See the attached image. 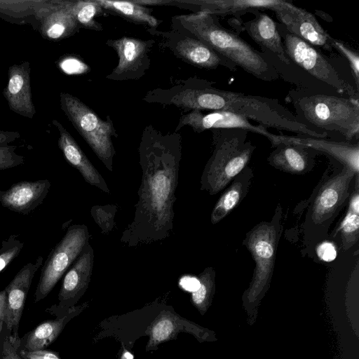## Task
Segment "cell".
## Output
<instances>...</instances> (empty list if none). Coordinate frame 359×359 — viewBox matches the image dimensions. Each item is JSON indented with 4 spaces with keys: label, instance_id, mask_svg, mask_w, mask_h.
<instances>
[{
    "label": "cell",
    "instance_id": "obj_1",
    "mask_svg": "<svg viewBox=\"0 0 359 359\" xmlns=\"http://www.w3.org/2000/svg\"><path fill=\"white\" fill-rule=\"evenodd\" d=\"M182 149L180 133H163L151 124L144 128L138 149L142 182L134 218L121 237L124 245L149 244L172 233Z\"/></svg>",
    "mask_w": 359,
    "mask_h": 359
},
{
    "label": "cell",
    "instance_id": "obj_2",
    "mask_svg": "<svg viewBox=\"0 0 359 359\" xmlns=\"http://www.w3.org/2000/svg\"><path fill=\"white\" fill-rule=\"evenodd\" d=\"M171 27L198 39L258 79L273 81L280 76L264 53L256 50L238 34L222 27L216 15L204 12L175 15Z\"/></svg>",
    "mask_w": 359,
    "mask_h": 359
},
{
    "label": "cell",
    "instance_id": "obj_3",
    "mask_svg": "<svg viewBox=\"0 0 359 359\" xmlns=\"http://www.w3.org/2000/svg\"><path fill=\"white\" fill-rule=\"evenodd\" d=\"M358 175L352 169L330 158L327 168L307 201L301 226L302 254L309 255L318 243L328 239L330 228L347 205Z\"/></svg>",
    "mask_w": 359,
    "mask_h": 359
},
{
    "label": "cell",
    "instance_id": "obj_4",
    "mask_svg": "<svg viewBox=\"0 0 359 359\" xmlns=\"http://www.w3.org/2000/svg\"><path fill=\"white\" fill-rule=\"evenodd\" d=\"M297 119L318 132L337 133L346 142L358 138L359 100L327 93L292 90Z\"/></svg>",
    "mask_w": 359,
    "mask_h": 359
},
{
    "label": "cell",
    "instance_id": "obj_5",
    "mask_svg": "<svg viewBox=\"0 0 359 359\" xmlns=\"http://www.w3.org/2000/svg\"><path fill=\"white\" fill-rule=\"evenodd\" d=\"M282 231L283 209L278 204L271 220L254 226L243 241L255 264L251 281L241 297L250 325L255 323L261 301L269 289Z\"/></svg>",
    "mask_w": 359,
    "mask_h": 359
},
{
    "label": "cell",
    "instance_id": "obj_6",
    "mask_svg": "<svg viewBox=\"0 0 359 359\" xmlns=\"http://www.w3.org/2000/svg\"><path fill=\"white\" fill-rule=\"evenodd\" d=\"M213 151L201 178V189L215 195L245 168L256 149L243 129L212 130Z\"/></svg>",
    "mask_w": 359,
    "mask_h": 359
},
{
    "label": "cell",
    "instance_id": "obj_7",
    "mask_svg": "<svg viewBox=\"0 0 359 359\" xmlns=\"http://www.w3.org/2000/svg\"><path fill=\"white\" fill-rule=\"evenodd\" d=\"M60 108L80 135L106 168L113 170L116 154L112 137L118 134L109 116L102 119L80 99L65 92L60 93Z\"/></svg>",
    "mask_w": 359,
    "mask_h": 359
},
{
    "label": "cell",
    "instance_id": "obj_8",
    "mask_svg": "<svg viewBox=\"0 0 359 359\" xmlns=\"http://www.w3.org/2000/svg\"><path fill=\"white\" fill-rule=\"evenodd\" d=\"M285 53L292 64L330 87L337 93L359 100L358 90L340 74L333 63L316 47L277 24Z\"/></svg>",
    "mask_w": 359,
    "mask_h": 359
},
{
    "label": "cell",
    "instance_id": "obj_9",
    "mask_svg": "<svg viewBox=\"0 0 359 359\" xmlns=\"http://www.w3.org/2000/svg\"><path fill=\"white\" fill-rule=\"evenodd\" d=\"M90 234L85 224L68 227L59 243L51 250L41 270L34 293V303L45 299L62 276L89 243Z\"/></svg>",
    "mask_w": 359,
    "mask_h": 359
},
{
    "label": "cell",
    "instance_id": "obj_10",
    "mask_svg": "<svg viewBox=\"0 0 359 359\" xmlns=\"http://www.w3.org/2000/svg\"><path fill=\"white\" fill-rule=\"evenodd\" d=\"M154 34L163 38V46L177 58L194 67L208 69L219 67L237 71V67L224 59L198 39L172 28L170 31L151 29Z\"/></svg>",
    "mask_w": 359,
    "mask_h": 359
},
{
    "label": "cell",
    "instance_id": "obj_11",
    "mask_svg": "<svg viewBox=\"0 0 359 359\" xmlns=\"http://www.w3.org/2000/svg\"><path fill=\"white\" fill-rule=\"evenodd\" d=\"M154 43L153 39L142 40L123 36L108 39L106 45L116 52L118 61L116 67L105 78L117 81L140 79L150 67L149 53Z\"/></svg>",
    "mask_w": 359,
    "mask_h": 359
},
{
    "label": "cell",
    "instance_id": "obj_12",
    "mask_svg": "<svg viewBox=\"0 0 359 359\" xmlns=\"http://www.w3.org/2000/svg\"><path fill=\"white\" fill-rule=\"evenodd\" d=\"M271 11L280 24L290 33L314 47L332 51L334 38L323 29L312 13L284 0H281Z\"/></svg>",
    "mask_w": 359,
    "mask_h": 359
},
{
    "label": "cell",
    "instance_id": "obj_13",
    "mask_svg": "<svg viewBox=\"0 0 359 359\" xmlns=\"http://www.w3.org/2000/svg\"><path fill=\"white\" fill-rule=\"evenodd\" d=\"M94 250L88 243L65 273L58 293V303L46 312L56 317L64 315L87 290L93 269Z\"/></svg>",
    "mask_w": 359,
    "mask_h": 359
},
{
    "label": "cell",
    "instance_id": "obj_14",
    "mask_svg": "<svg viewBox=\"0 0 359 359\" xmlns=\"http://www.w3.org/2000/svg\"><path fill=\"white\" fill-rule=\"evenodd\" d=\"M272 147L280 144L299 145L311 149L318 154H325L341 165L359 174V144L346 141H334L327 138L276 135L268 139Z\"/></svg>",
    "mask_w": 359,
    "mask_h": 359
},
{
    "label": "cell",
    "instance_id": "obj_15",
    "mask_svg": "<svg viewBox=\"0 0 359 359\" xmlns=\"http://www.w3.org/2000/svg\"><path fill=\"white\" fill-rule=\"evenodd\" d=\"M149 341L146 351L156 348L160 344L176 339L180 332L194 335L198 341H215V333L209 329L183 318L171 310H163L151 322L147 330Z\"/></svg>",
    "mask_w": 359,
    "mask_h": 359
},
{
    "label": "cell",
    "instance_id": "obj_16",
    "mask_svg": "<svg viewBox=\"0 0 359 359\" xmlns=\"http://www.w3.org/2000/svg\"><path fill=\"white\" fill-rule=\"evenodd\" d=\"M74 1H43L35 15L40 25L39 31L46 39L60 41L79 32L73 11Z\"/></svg>",
    "mask_w": 359,
    "mask_h": 359
},
{
    "label": "cell",
    "instance_id": "obj_17",
    "mask_svg": "<svg viewBox=\"0 0 359 359\" xmlns=\"http://www.w3.org/2000/svg\"><path fill=\"white\" fill-rule=\"evenodd\" d=\"M43 263V257L39 256L34 262L26 264L4 289L6 304L4 320L11 337L13 339L20 338L19 325L25 300L34 276Z\"/></svg>",
    "mask_w": 359,
    "mask_h": 359
},
{
    "label": "cell",
    "instance_id": "obj_18",
    "mask_svg": "<svg viewBox=\"0 0 359 359\" xmlns=\"http://www.w3.org/2000/svg\"><path fill=\"white\" fill-rule=\"evenodd\" d=\"M185 126H190L196 133L215 129H243L264 136L269 139L271 133L265 127L254 125L248 119L237 114L226 111L193 110L180 116L176 131Z\"/></svg>",
    "mask_w": 359,
    "mask_h": 359
},
{
    "label": "cell",
    "instance_id": "obj_19",
    "mask_svg": "<svg viewBox=\"0 0 359 359\" xmlns=\"http://www.w3.org/2000/svg\"><path fill=\"white\" fill-rule=\"evenodd\" d=\"M30 73L29 61L10 66L8 83L3 94L12 111L32 119L36 114V109L32 100Z\"/></svg>",
    "mask_w": 359,
    "mask_h": 359
},
{
    "label": "cell",
    "instance_id": "obj_20",
    "mask_svg": "<svg viewBox=\"0 0 359 359\" xmlns=\"http://www.w3.org/2000/svg\"><path fill=\"white\" fill-rule=\"evenodd\" d=\"M50 186L48 180L19 182L0 191V203L13 212L27 215L43 203Z\"/></svg>",
    "mask_w": 359,
    "mask_h": 359
},
{
    "label": "cell",
    "instance_id": "obj_21",
    "mask_svg": "<svg viewBox=\"0 0 359 359\" xmlns=\"http://www.w3.org/2000/svg\"><path fill=\"white\" fill-rule=\"evenodd\" d=\"M251 12L255 15L254 18L243 24V29L248 34L263 51L272 54L285 65H292L285 53L277 23L259 10H252Z\"/></svg>",
    "mask_w": 359,
    "mask_h": 359
},
{
    "label": "cell",
    "instance_id": "obj_22",
    "mask_svg": "<svg viewBox=\"0 0 359 359\" xmlns=\"http://www.w3.org/2000/svg\"><path fill=\"white\" fill-rule=\"evenodd\" d=\"M52 124L59 132L57 144L66 161L81 174L87 183L109 194L110 190L105 180L89 161L71 134L57 120L53 119Z\"/></svg>",
    "mask_w": 359,
    "mask_h": 359
},
{
    "label": "cell",
    "instance_id": "obj_23",
    "mask_svg": "<svg viewBox=\"0 0 359 359\" xmlns=\"http://www.w3.org/2000/svg\"><path fill=\"white\" fill-rule=\"evenodd\" d=\"M281 0H168V5L190 9L195 13L211 15H232L252 10L272 8Z\"/></svg>",
    "mask_w": 359,
    "mask_h": 359
},
{
    "label": "cell",
    "instance_id": "obj_24",
    "mask_svg": "<svg viewBox=\"0 0 359 359\" xmlns=\"http://www.w3.org/2000/svg\"><path fill=\"white\" fill-rule=\"evenodd\" d=\"M317 154L316 151L299 145L280 144L269 155L267 162L283 172L303 175L313 170Z\"/></svg>",
    "mask_w": 359,
    "mask_h": 359
},
{
    "label": "cell",
    "instance_id": "obj_25",
    "mask_svg": "<svg viewBox=\"0 0 359 359\" xmlns=\"http://www.w3.org/2000/svg\"><path fill=\"white\" fill-rule=\"evenodd\" d=\"M81 309L82 306L72 307L64 315L39 324L20 338L19 349L25 351L46 349L57 338L66 324L79 313Z\"/></svg>",
    "mask_w": 359,
    "mask_h": 359
},
{
    "label": "cell",
    "instance_id": "obj_26",
    "mask_svg": "<svg viewBox=\"0 0 359 359\" xmlns=\"http://www.w3.org/2000/svg\"><path fill=\"white\" fill-rule=\"evenodd\" d=\"M253 175L252 169L247 166L231 181L212 209V224L221 222L243 200L248 193Z\"/></svg>",
    "mask_w": 359,
    "mask_h": 359
},
{
    "label": "cell",
    "instance_id": "obj_27",
    "mask_svg": "<svg viewBox=\"0 0 359 359\" xmlns=\"http://www.w3.org/2000/svg\"><path fill=\"white\" fill-rule=\"evenodd\" d=\"M359 175H356L344 217L332 232V238H339L344 251L350 250L359 238Z\"/></svg>",
    "mask_w": 359,
    "mask_h": 359
},
{
    "label": "cell",
    "instance_id": "obj_28",
    "mask_svg": "<svg viewBox=\"0 0 359 359\" xmlns=\"http://www.w3.org/2000/svg\"><path fill=\"white\" fill-rule=\"evenodd\" d=\"M104 11L116 15L135 24L145 25L151 29L161 24V20L151 14V9L134 1L96 0Z\"/></svg>",
    "mask_w": 359,
    "mask_h": 359
},
{
    "label": "cell",
    "instance_id": "obj_29",
    "mask_svg": "<svg viewBox=\"0 0 359 359\" xmlns=\"http://www.w3.org/2000/svg\"><path fill=\"white\" fill-rule=\"evenodd\" d=\"M215 271L208 266L198 276L199 286L191 293V302L201 315H204L212 302L215 292Z\"/></svg>",
    "mask_w": 359,
    "mask_h": 359
},
{
    "label": "cell",
    "instance_id": "obj_30",
    "mask_svg": "<svg viewBox=\"0 0 359 359\" xmlns=\"http://www.w3.org/2000/svg\"><path fill=\"white\" fill-rule=\"evenodd\" d=\"M73 11L81 28L95 31L103 29L102 25L94 19L96 15L104 11L96 0L74 1Z\"/></svg>",
    "mask_w": 359,
    "mask_h": 359
},
{
    "label": "cell",
    "instance_id": "obj_31",
    "mask_svg": "<svg viewBox=\"0 0 359 359\" xmlns=\"http://www.w3.org/2000/svg\"><path fill=\"white\" fill-rule=\"evenodd\" d=\"M23 246L24 243L16 235H11L2 241L0 248V273L19 255Z\"/></svg>",
    "mask_w": 359,
    "mask_h": 359
},
{
    "label": "cell",
    "instance_id": "obj_32",
    "mask_svg": "<svg viewBox=\"0 0 359 359\" xmlns=\"http://www.w3.org/2000/svg\"><path fill=\"white\" fill-rule=\"evenodd\" d=\"M116 212V206L115 205H98L91 208L92 217L101 228L103 233H109L114 228Z\"/></svg>",
    "mask_w": 359,
    "mask_h": 359
},
{
    "label": "cell",
    "instance_id": "obj_33",
    "mask_svg": "<svg viewBox=\"0 0 359 359\" xmlns=\"http://www.w3.org/2000/svg\"><path fill=\"white\" fill-rule=\"evenodd\" d=\"M332 48L337 50L342 56L344 57L348 63L351 72L353 75L355 87L359 89V55L358 53L352 50L343 42L333 39Z\"/></svg>",
    "mask_w": 359,
    "mask_h": 359
},
{
    "label": "cell",
    "instance_id": "obj_34",
    "mask_svg": "<svg viewBox=\"0 0 359 359\" xmlns=\"http://www.w3.org/2000/svg\"><path fill=\"white\" fill-rule=\"evenodd\" d=\"M13 145L0 146V170H4L24 164V156L16 152Z\"/></svg>",
    "mask_w": 359,
    "mask_h": 359
},
{
    "label": "cell",
    "instance_id": "obj_35",
    "mask_svg": "<svg viewBox=\"0 0 359 359\" xmlns=\"http://www.w3.org/2000/svg\"><path fill=\"white\" fill-rule=\"evenodd\" d=\"M314 250L320 260L323 262L333 261L337 255L336 246L327 240L318 243Z\"/></svg>",
    "mask_w": 359,
    "mask_h": 359
},
{
    "label": "cell",
    "instance_id": "obj_36",
    "mask_svg": "<svg viewBox=\"0 0 359 359\" xmlns=\"http://www.w3.org/2000/svg\"><path fill=\"white\" fill-rule=\"evenodd\" d=\"M20 338L13 339L10 335L6 337L1 359H22L18 353Z\"/></svg>",
    "mask_w": 359,
    "mask_h": 359
},
{
    "label": "cell",
    "instance_id": "obj_37",
    "mask_svg": "<svg viewBox=\"0 0 359 359\" xmlns=\"http://www.w3.org/2000/svg\"><path fill=\"white\" fill-rule=\"evenodd\" d=\"M18 353L22 359H60L58 353L47 349L25 351L18 348Z\"/></svg>",
    "mask_w": 359,
    "mask_h": 359
},
{
    "label": "cell",
    "instance_id": "obj_38",
    "mask_svg": "<svg viewBox=\"0 0 359 359\" xmlns=\"http://www.w3.org/2000/svg\"><path fill=\"white\" fill-rule=\"evenodd\" d=\"M20 137V134L15 131L0 130V146H7L15 142Z\"/></svg>",
    "mask_w": 359,
    "mask_h": 359
},
{
    "label": "cell",
    "instance_id": "obj_39",
    "mask_svg": "<svg viewBox=\"0 0 359 359\" xmlns=\"http://www.w3.org/2000/svg\"><path fill=\"white\" fill-rule=\"evenodd\" d=\"M180 285L189 291H195L199 286V280L196 277L184 276L180 279Z\"/></svg>",
    "mask_w": 359,
    "mask_h": 359
},
{
    "label": "cell",
    "instance_id": "obj_40",
    "mask_svg": "<svg viewBox=\"0 0 359 359\" xmlns=\"http://www.w3.org/2000/svg\"><path fill=\"white\" fill-rule=\"evenodd\" d=\"M10 335L6 323L4 320L0 319V359L2 357L4 341L8 336ZM11 336V335H10Z\"/></svg>",
    "mask_w": 359,
    "mask_h": 359
},
{
    "label": "cell",
    "instance_id": "obj_41",
    "mask_svg": "<svg viewBox=\"0 0 359 359\" xmlns=\"http://www.w3.org/2000/svg\"><path fill=\"white\" fill-rule=\"evenodd\" d=\"M6 294L5 290L0 291V319L4 320Z\"/></svg>",
    "mask_w": 359,
    "mask_h": 359
},
{
    "label": "cell",
    "instance_id": "obj_42",
    "mask_svg": "<svg viewBox=\"0 0 359 359\" xmlns=\"http://www.w3.org/2000/svg\"><path fill=\"white\" fill-rule=\"evenodd\" d=\"M315 13L317 15L320 16L323 20L327 21V22H332V18L330 15H327V13L321 11H315Z\"/></svg>",
    "mask_w": 359,
    "mask_h": 359
},
{
    "label": "cell",
    "instance_id": "obj_43",
    "mask_svg": "<svg viewBox=\"0 0 359 359\" xmlns=\"http://www.w3.org/2000/svg\"><path fill=\"white\" fill-rule=\"evenodd\" d=\"M120 359H134V355L128 350L124 349Z\"/></svg>",
    "mask_w": 359,
    "mask_h": 359
}]
</instances>
